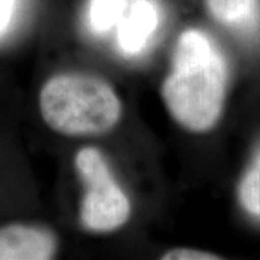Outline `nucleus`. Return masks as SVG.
<instances>
[{
  "instance_id": "obj_4",
  "label": "nucleus",
  "mask_w": 260,
  "mask_h": 260,
  "mask_svg": "<svg viewBox=\"0 0 260 260\" xmlns=\"http://www.w3.org/2000/svg\"><path fill=\"white\" fill-rule=\"evenodd\" d=\"M56 249V236L47 227L22 223L0 227V260H49Z\"/></svg>"
},
{
  "instance_id": "obj_7",
  "label": "nucleus",
  "mask_w": 260,
  "mask_h": 260,
  "mask_svg": "<svg viewBox=\"0 0 260 260\" xmlns=\"http://www.w3.org/2000/svg\"><path fill=\"white\" fill-rule=\"evenodd\" d=\"M237 195L243 210L260 220V150L240 179Z\"/></svg>"
},
{
  "instance_id": "obj_5",
  "label": "nucleus",
  "mask_w": 260,
  "mask_h": 260,
  "mask_svg": "<svg viewBox=\"0 0 260 260\" xmlns=\"http://www.w3.org/2000/svg\"><path fill=\"white\" fill-rule=\"evenodd\" d=\"M159 25V10L152 0H136L119 26V47L127 56L140 54Z\"/></svg>"
},
{
  "instance_id": "obj_6",
  "label": "nucleus",
  "mask_w": 260,
  "mask_h": 260,
  "mask_svg": "<svg viewBox=\"0 0 260 260\" xmlns=\"http://www.w3.org/2000/svg\"><path fill=\"white\" fill-rule=\"evenodd\" d=\"M207 8L218 23L236 30H251L260 18L259 0H207Z\"/></svg>"
},
{
  "instance_id": "obj_9",
  "label": "nucleus",
  "mask_w": 260,
  "mask_h": 260,
  "mask_svg": "<svg viewBox=\"0 0 260 260\" xmlns=\"http://www.w3.org/2000/svg\"><path fill=\"white\" fill-rule=\"evenodd\" d=\"M164 260H218L220 256L210 251L195 250V249H172L168 250L164 256Z\"/></svg>"
},
{
  "instance_id": "obj_2",
  "label": "nucleus",
  "mask_w": 260,
  "mask_h": 260,
  "mask_svg": "<svg viewBox=\"0 0 260 260\" xmlns=\"http://www.w3.org/2000/svg\"><path fill=\"white\" fill-rule=\"evenodd\" d=\"M39 110L51 129L65 136H93L112 130L121 103L110 84L87 74H58L44 84Z\"/></svg>"
},
{
  "instance_id": "obj_3",
  "label": "nucleus",
  "mask_w": 260,
  "mask_h": 260,
  "mask_svg": "<svg viewBox=\"0 0 260 260\" xmlns=\"http://www.w3.org/2000/svg\"><path fill=\"white\" fill-rule=\"evenodd\" d=\"M75 169L85 185L80 205L83 225L93 233H110L127 223L130 201L116 182L107 160L97 148H83L75 156Z\"/></svg>"
},
{
  "instance_id": "obj_8",
  "label": "nucleus",
  "mask_w": 260,
  "mask_h": 260,
  "mask_svg": "<svg viewBox=\"0 0 260 260\" xmlns=\"http://www.w3.org/2000/svg\"><path fill=\"white\" fill-rule=\"evenodd\" d=\"M126 0H91L88 6V25L95 34H106L120 22Z\"/></svg>"
},
{
  "instance_id": "obj_1",
  "label": "nucleus",
  "mask_w": 260,
  "mask_h": 260,
  "mask_svg": "<svg viewBox=\"0 0 260 260\" xmlns=\"http://www.w3.org/2000/svg\"><path fill=\"white\" fill-rule=\"evenodd\" d=\"M229 70L221 51L198 29L178 39L172 73L162 85L168 112L184 129H213L223 113Z\"/></svg>"
},
{
  "instance_id": "obj_10",
  "label": "nucleus",
  "mask_w": 260,
  "mask_h": 260,
  "mask_svg": "<svg viewBox=\"0 0 260 260\" xmlns=\"http://www.w3.org/2000/svg\"><path fill=\"white\" fill-rule=\"evenodd\" d=\"M16 0H0V34L9 25Z\"/></svg>"
}]
</instances>
